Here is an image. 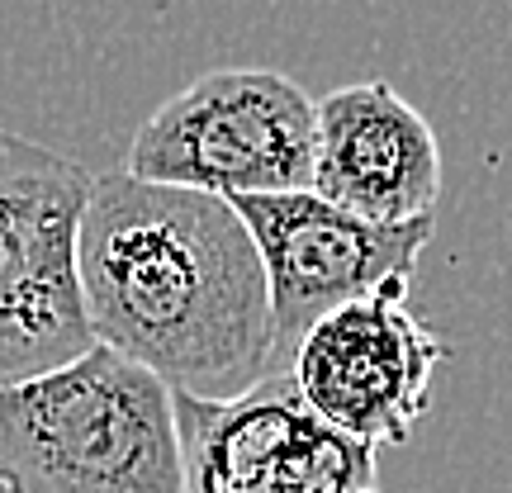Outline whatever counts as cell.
Returning a JSON list of instances; mask_svg holds the SVG:
<instances>
[{
	"label": "cell",
	"mask_w": 512,
	"mask_h": 493,
	"mask_svg": "<svg viewBox=\"0 0 512 493\" xmlns=\"http://www.w3.org/2000/svg\"><path fill=\"white\" fill-rule=\"evenodd\" d=\"M0 493H181L171 389L105 347L5 384Z\"/></svg>",
	"instance_id": "obj_2"
},
{
	"label": "cell",
	"mask_w": 512,
	"mask_h": 493,
	"mask_svg": "<svg viewBox=\"0 0 512 493\" xmlns=\"http://www.w3.org/2000/svg\"><path fill=\"white\" fill-rule=\"evenodd\" d=\"M361 493H380V489H361Z\"/></svg>",
	"instance_id": "obj_9"
},
{
	"label": "cell",
	"mask_w": 512,
	"mask_h": 493,
	"mask_svg": "<svg viewBox=\"0 0 512 493\" xmlns=\"http://www.w3.org/2000/svg\"><path fill=\"white\" fill-rule=\"evenodd\" d=\"M256 242L271 299L275 370H290L294 347L332 309L384 290H408L437 219L370 223L313 190L228 200Z\"/></svg>",
	"instance_id": "obj_5"
},
{
	"label": "cell",
	"mask_w": 512,
	"mask_h": 493,
	"mask_svg": "<svg viewBox=\"0 0 512 493\" xmlns=\"http://www.w3.org/2000/svg\"><path fill=\"white\" fill-rule=\"evenodd\" d=\"M384 290L332 309L294 347L290 375L318 418L366 446H403L432 403L446 342Z\"/></svg>",
	"instance_id": "obj_7"
},
{
	"label": "cell",
	"mask_w": 512,
	"mask_h": 493,
	"mask_svg": "<svg viewBox=\"0 0 512 493\" xmlns=\"http://www.w3.org/2000/svg\"><path fill=\"white\" fill-rule=\"evenodd\" d=\"M181 493H361L375 489V446L342 437L313 413L294 375L238 399L171 394Z\"/></svg>",
	"instance_id": "obj_6"
},
{
	"label": "cell",
	"mask_w": 512,
	"mask_h": 493,
	"mask_svg": "<svg viewBox=\"0 0 512 493\" xmlns=\"http://www.w3.org/2000/svg\"><path fill=\"white\" fill-rule=\"evenodd\" d=\"M124 171L219 200L309 190L313 100L266 67L204 72L147 114Z\"/></svg>",
	"instance_id": "obj_3"
},
{
	"label": "cell",
	"mask_w": 512,
	"mask_h": 493,
	"mask_svg": "<svg viewBox=\"0 0 512 493\" xmlns=\"http://www.w3.org/2000/svg\"><path fill=\"white\" fill-rule=\"evenodd\" d=\"M76 280L95 347L190 399H238L280 375L266 271L247 223L219 195L95 176Z\"/></svg>",
	"instance_id": "obj_1"
},
{
	"label": "cell",
	"mask_w": 512,
	"mask_h": 493,
	"mask_svg": "<svg viewBox=\"0 0 512 493\" xmlns=\"http://www.w3.org/2000/svg\"><path fill=\"white\" fill-rule=\"evenodd\" d=\"M91 185L81 162L0 128V389L95 347L76 280Z\"/></svg>",
	"instance_id": "obj_4"
},
{
	"label": "cell",
	"mask_w": 512,
	"mask_h": 493,
	"mask_svg": "<svg viewBox=\"0 0 512 493\" xmlns=\"http://www.w3.org/2000/svg\"><path fill=\"white\" fill-rule=\"evenodd\" d=\"M309 190L370 223L432 219L441 200L437 133L389 81L342 86L313 100Z\"/></svg>",
	"instance_id": "obj_8"
}]
</instances>
